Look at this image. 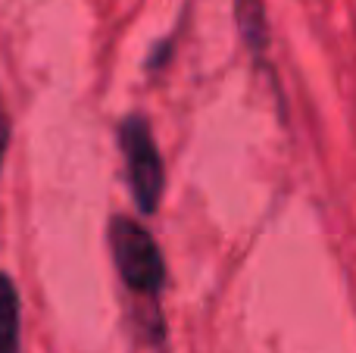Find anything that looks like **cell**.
Returning <instances> with one entry per match:
<instances>
[{"mask_svg": "<svg viewBox=\"0 0 356 353\" xmlns=\"http://www.w3.org/2000/svg\"><path fill=\"white\" fill-rule=\"evenodd\" d=\"M110 247L125 288L141 297H156L166 281V263L154 235L129 216H116L110 229Z\"/></svg>", "mask_w": 356, "mask_h": 353, "instance_id": "6da1fadb", "label": "cell"}, {"mask_svg": "<svg viewBox=\"0 0 356 353\" xmlns=\"http://www.w3.org/2000/svg\"><path fill=\"white\" fill-rule=\"evenodd\" d=\"M119 144L125 156V172H129V188L141 213H156L166 188V169H163L160 150H156L154 131L144 116H129L119 125Z\"/></svg>", "mask_w": 356, "mask_h": 353, "instance_id": "7a4b0ae2", "label": "cell"}, {"mask_svg": "<svg viewBox=\"0 0 356 353\" xmlns=\"http://www.w3.org/2000/svg\"><path fill=\"white\" fill-rule=\"evenodd\" d=\"M234 19L247 47L253 54H263L269 47V22H266L263 0H234Z\"/></svg>", "mask_w": 356, "mask_h": 353, "instance_id": "3957f363", "label": "cell"}, {"mask_svg": "<svg viewBox=\"0 0 356 353\" xmlns=\"http://www.w3.org/2000/svg\"><path fill=\"white\" fill-rule=\"evenodd\" d=\"M0 353H19V294L10 275H0Z\"/></svg>", "mask_w": 356, "mask_h": 353, "instance_id": "277c9868", "label": "cell"}, {"mask_svg": "<svg viewBox=\"0 0 356 353\" xmlns=\"http://www.w3.org/2000/svg\"><path fill=\"white\" fill-rule=\"evenodd\" d=\"M6 147H10V119H6V113H0V166H3Z\"/></svg>", "mask_w": 356, "mask_h": 353, "instance_id": "5b68a950", "label": "cell"}]
</instances>
